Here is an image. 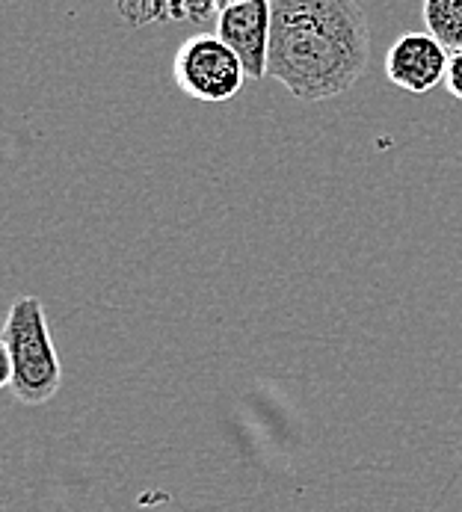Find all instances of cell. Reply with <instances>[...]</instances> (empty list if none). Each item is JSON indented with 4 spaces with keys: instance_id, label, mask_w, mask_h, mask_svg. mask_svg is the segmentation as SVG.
Returning <instances> with one entry per match:
<instances>
[{
    "instance_id": "obj_6",
    "label": "cell",
    "mask_w": 462,
    "mask_h": 512,
    "mask_svg": "<svg viewBox=\"0 0 462 512\" xmlns=\"http://www.w3.org/2000/svg\"><path fill=\"white\" fill-rule=\"evenodd\" d=\"M421 18L427 33H433L448 51L462 48V0H424Z\"/></svg>"
},
{
    "instance_id": "obj_5",
    "label": "cell",
    "mask_w": 462,
    "mask_h": 512,
    "mask_svg": "<svg viewBox=\"0 0 462 512\" xmlns=\"http://www.w3.org/2000/svg\"><path fill=\"white\" fill-rule=\"evenodd\" d=\"M231 51L240 57L252 80L267 77L270 36H273V3L270 0H243L217 9L214 30Z\"/></svg>"
},
{
    "instance_id": "obj_8",
    "label": "cell",
    "mask_w": 462,
    "mask_h": 512,
    "mask_svg": "<svg viewBox=\"0 0 462 512\" xmlns=\"http://www.w3.org/2000/svg\"><path fill=\"white\" fill-rule=\"evenodd\" d=\"M231 3H243V0H217V6L223 9V6H231Z\"/></svg>"
},
{
    "instance_id": "obj_4",
    "label": "cell",
    "mask_w": 462,
    "mask_h": 512,
    "mask_svg": "<svg viewBox=\"0 0 462 512\" xmlns=\"http://www.w3.org/2000/svg\"><path fill=\"white\" fill-rule=\"evenodd\" d=\"M451 51L427 30L403 33L391 42L385 54V77L409 92V95H427L448 77Z\"/></svg>"
},
{
    "instance_id": "obj_1",
    "label": "cell",
    "mask_w": 462,
    "mask_h": 512,
    "mask_svg": "<svg viewBox=\"0 0 462 512\" xmlns=\"http://www.w3.org/2000/svg\"><path fill=\"white\" fill-rule=\"evenodd\" d=\"M267 77L297 101H329L356 86L371 63V24L359 0H270Z\"/></svg>"
},
{
    "instance_id": "obj_3",
    "label": "cell",
    "mask_w": 462,
    "mask_h": 512,
    "mask_svg": "<svg viewBox=\"0 0 462 512\" xmlns=\"http://www.w3.org/2000/svg\"><path fill=\"white\" fill-rule=\"evenodd\" d=\"M172 77L187 98L223 104L243 89L249 74L240 57L217 33H196L184 39L181 48L175 51Z\"/></svg>"
},
{
    "instance_id": "obj_2",
    "label": "cell",
    "mask_w": 462,
    "mask_h": 512,
    "mask_svg": "<svg viewBox=\"0 0 462 512\" xmlns=\"http://www.w3.org/2000/svg\"><path fill=\"white\" fill-rule=\"evenodd\" d=\"M0 344L6 353L3 385L24 406H42L57 397L63 385V365L51 341L45 305L36 296H18L6 314Z\"/></svg>"
},
{
    "instance_id": "obj_7",
    "label": "cell",
    "mask_w": 462,
    "mask_h": 512,
    "mask_svg": "<svg viewBox=\"0 0 462 512\" xmlns=\"http://www.w3.org/2000/svg\"><path fill=\"white\" fill-rule=\"evenodd\" d=\"M445 86H448V92H451L457 101H462V48L460 51H451V63H448Z\"/></svg>"
}]
</instances>
